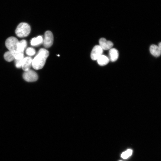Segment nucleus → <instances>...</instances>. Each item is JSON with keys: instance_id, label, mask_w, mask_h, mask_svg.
<instances>
[{"instance_id": "1", "label": "nucleus", "mask_w": 161, "mask_h": 161, "mask_svg": "<svg viewBox=\"0 0 161 161\" xmlns=\"http://www.w3.org/2000/svg\"><path fill=\"white\" fill-rule=\"evenodd\" d=\"M49 54V51L46 49L41 48L32 60V66L35 70L41 69L44 66Z\"/></svg>"}, {"instance_id": "2", "label": "nucleus", "mask_w": 161, "mask_h": 161, "mask_svg": "<svg viewBox=\"0 0 161 161\" xmlns=\"http://www.w3.org/2000/svg\"><path fill=\"white\" fill-rule=\"evenodd\" d=\"M30 30V27L29 24L26 23L22 22L17 26L15 30V33L19 37H24L29 35Z\"/></svg>"}, {"instance_id": "3", "label": "nucleus", "mask_w": 161, "mask_h": 161, "mask_svg": "<svg viewBox=\"0 0 161 161\" xmlns=\"http://www.w3.org/2000/svg\"><path fill=\"white\" fill-rule=\"evenodd\" d=\"M19 42L18 39L14 37H10L6 40L5 44L9 51L12 52L17 50V45Z\"/></svg>"}, {"instance_id": "4", "label": "nucleus", "mask_w": 161, "mask_h": 161, "mask_svg": "<svg viewBox=\"0 0 161 161\" xmlns=\"http://www.w3.org/2000/svg\"><path fill=\"white\" fill-rule=\"evenodd\" d=\"M23 77L25 80L29 82L35 81L38 79V76L36 73L31 69L25 71L23 74Z\"/></svg>"}, {"instance_id": "5", "label": "nucleus", "mask_w": 161, "mask_h": 161, "mask_svg": "<svg viewBox=\"0 0 161 161\" xmlns=\"http://www.w3.org/2000/svg\"><path fill=\"white\" fill-rule=\"evenodd\" d=\"M53 36L52 32L49 31H46L43 41L44 47L46 48L50 47L53 44Z\"/></svg>"}, {"instance_id": "6", "label": "nucleus", "mask_w": 161, "mask_h": 161, "mask_svg": "<svg viewBox=\"0 0 161 161\" xmlns=\"http://www.w3.org/2000/svg\"><path fill=\"white\" fill-rule=\"evenodd\" d=\"M103 49L98 45L94 46L91 53V57L93 60H97L102 55Z\"/></svg>"}, {"instance_id": "7", "label": "nucleus", "mask_w": 161, "mask_h": 161, "mask_svg": "<svg viewBox=\"0 0 161 161\" xmlns=\"http://www.w3.org/2000/svg\"><path fill=\"white\" fill-rule=\"evenodd\" d=\"M99 46L104 50H108L112 48L113 45V43L109 41H107L104 38H101L99 40Z\"/></svg>"}, {"instance_id": "8", "label": "nucleus", "mask_w": 161, "mask_h": 161, "mask_svg": "<svg viewBox=\"0 0 161 161\" xmlns=\"http://www.w3.org/2000/svg\"><path fill=\"white\" fill-rule=\"evenodd\" d=\"M32 58L28 56L24 58L21 67L24 71H26L30 69V68L32 66Z\"/></svg>"}, {"instance_id": "9", "label": "nucleus", "mask_w": 161, "mask_h": 161, "mask_svg": "<svg viewBox=\"0 0 161 161\" xmlns=\"http://www.w3.org/2000/svg\"><path fill=\"white\" fill-rule=\"evenodd\" d=\"M119 52L118 50L114 48L110 49L109 52V60L112 62L116 61L118 58Z\"/></svg>"}, {"instance_id": "10", "label": "nucleus", "mask_w": 161, "mask_h": 161, "mask_svg": "<svg viewBox=\"0 0 161 161\" xmlns=\"http://www.w3.org/2000/svg\"><path fill=\"white\" fill-rule=\"evenodd\" d=\"M149 50L151 55L155 57H158L161 54V51L159 47L155 45H151L150 47Z\"/></svg>"}, {"instance_id": "11", "label": "nucleus", "mask_w": 161, "mask_h": 161, "mask_svg": "<svg viewBox=\"0 0 161 161\" xmlns=\"http://www.w3.org/2000/svg\"><path fill=\"white\" fill-rule=\"evenodd\" d=\"M98 64L101 66L106 65L109 62V58L106 56L102 55L97 60Z\"/></svg>"}, {"instance_id": "12", "label": "nucleus", "mask_w": 161, "mask_h": 161, "mask_svg": "<svg viewBox=\"0 0 161 161\" xmlns=\"http://www.w3.org/2000/svg\"><path fill=\"white\" fill-rule=\"evenodd\" d=\"M43 41V39L41 36H38L32 38L30 41V44L32 46H37L41 44Z\"/></svg>"}, {"instance_id": "13", "label": "nucleus", "mask_w": 161, "mask_h": 161, "mask_svg": "<svg viewBox=\"0 0 161 161\" xmlns=\"http://www.w3.org/2000/svg\"><path fill=\"white\" fill-rule=\"evenodd\" d=\"M27 42L25 40L19 41L17 45V51L23 52L27 46Z\"/></svg>"}, {"instance_id": "14", "label": "nucleus", "mask_w": 161, "mask_h": 161, "mask_svg": "<svg viewBox=\"0 0 161 161\" xmlns=\"http://www.w3.org/2000/svg\"><path fill=\"white\" fill-rule=\"evenodd\" d=\"M4 57L5 60L8 62L11 61L14 59L13 54L9 51L6 52L4 54Z\"/></svg>"}, {"instance_id": "15", "label": "nucleus", "mask_w": 161, "mask_h": 161, "mask_svg": "<svg viewBox=\"0 0 161 161\" xmlns=\"http://www.w3.org/2000/svg\"><path fill=\"white\" fill-rule=\"evenodd\" d=\"M11 52L13 55L14 59L16 60L21 59L24 58L23 52L17 50Z\"/></svg>"}, {"instance_id": "16", "label": "nucleus", "mask_w": 161, "mask_h": 161, "mask_svg": "<svg viewBox=\"0 0 161 161\" xmlns=\"http://www.w3.org/2000/svg\"><path fill=\"white\" fill-rule=\"evenodd\" d=\"M132 150L131 149H128L123 152L121 154V157L124 159H126L132 154Z\"/></svg>"}, {"instance_id": "17", "label": "nucleus", "mask_w": 161, "mask_h": 161, "mask_svg": "<svg viewBox=\"0 0 161 161\" xmlns=\"http://www.w3.org/2000/svg\"><path fill=\"white\" fill-rule=\"evenodd\" d=\"M26 54L29 56L33 55L35 53V51L33 48L29 47L27 49L26 51Z\"/></svg>"}, {"instance_id": "18", "label": "nucleus", "mask_w": 161, "mask_h": 161, "mask_svg": "<svg viewBox=\"0 0 161 161\" xmlns=\"http://www.w3.org/2000/svg\"><path fill=\"white\" fill-rule=\"evenodd\" d=\"M24 58L21 59H15V65L17 68H20L21 67Z\"/></svg>"}, {"instance_id": "19", "label": "nucleus", "mask_w": 161, "mask_h": 161, "mask_svg": "<svg viewBox=\"0 0 161 161\" xmlns=\"http://www.w3.org/2000/svg\"><path fill=\"white\" fill-rule=\"evenodd\" d=\"M158 46L161 51V42L159 43Z\"/></svg>"}, {"instance_id": "20", "label": "nucleus", "mask_w": 161, "mask_h": 161, "mask_svg": "<svg viewBox=\"0 0 161 161\" xmlns=\"http://www.w3.org/2000/svg\"><path fill=\"white\" fill-rule=\"evenodd\" d=\"M122 161V160H120V161Z\"/></svg>"}]
</instances>
